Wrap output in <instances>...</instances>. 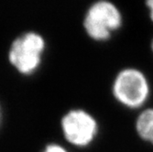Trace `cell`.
<instances>
[{"mask_svg":"<svg viewBox=\"0 0 153 152\" xmlns=\"http://www.w3.org/2000/svg\"><path fill=\"white\" fill-rule=\"evenodd\" d=\"M0 118H1V115H0Z\"/></svg>","mask_w":153,"mask_h":152,"instance_id":"9","label":"cell"},{"mask_svg":"<svg viewBox=\"0 0 153 152\" xmlns=\"http://www.w3.org/2000/svg\"><path fill=\"white\" fill-rule=\"evenodd\" d=\"M44 49L45 41L42 36L33 31L27 32L13 41L8 59L19 73L30 74L39 66Z\"/></svg>","mask_w":153,"mask_h":152,"instance_id":"3","label":"cell"},{"mask_svg":"<svg viewBox=\"0 0 153 152\" xmlns=\"http://www.w3.org/2000/svg\"><path fill=\"white\" fill-rule=\"evenodd\" d=\"M62 128L65 139L77 147L90 145L98 133V124L88 112L74 109L62 119Z\"/></svg>","mask_w":153,"mask_h":152,"instance_id":"4","label":"cell"},{"mask_svg":"<svg viewBox=\"0 0 153 152\" xmlns=\"http://www.w3.org/2000/svg\"><path fill=\"white\" fill-rule=\"evenodd\" d=\"M123 23L122 13L112 2L100 0L87 10L83 27L86 33L94 40L104 41L119 30Z\"/></svg>","mask_w":153,"mask_h":152,"instance_id":"2","label":"cell"},{"mask_svg":"<svg viewBox=\"0 0 153 152\" xmlns=\"http://www.w3.org/2000/svg\"><path fill=\"white\" fill-rule=\"evenodd\" d=\"M146 6L149 9V14L151 21L153 22V0H149L146 2Z\"/></svg>","mask_w":153,"mask_h":152,"instance_id":"7","label":"cell"},{"mask_svg":"<svg viewBox=\"0 0 153 152\" xmlns=\"http://www.w3.org/2000/svg\"><path fill=\"white\" fill-rule=\"evenodd\" d=\"M135 128L140 139L153 145V107L146 108L140 113Z\"/></svg>","mask_w":153,"mask_h":152,"instance_id":"5","label":"cell"},{"mask_svg":"<svg viewBox=\"0 0 153 152\" xmlns=\"http://www.w3.org/2000/svg\"><path fill=\"white\" fill-rule=\"evenodd\" d=\"M43 152H68L63 147L58 144H50L48 145Z\"/></svg>","mask_w":153,"mask_h":152,"instance_id":"6","label":"cell"},{"mask_svg":"<svg viewBox=\"0 0 153 152\" xmlns=\"http://www.w3.org/2000/svg\"><path fill=\"white\" fill-rule=\"evenodd\" d=\"M112 93L116 100L129 109H138L148 101L150 85L146 75L137 68H125L116 76Z\"/></svg>","mask_w":153,"mask_h":152,"instance_id":"1","label":"cell"},{"mask_svg":"<svg viewBox=\"0 0 153 152\" xmlns=\"http://www.w3.org/2000/svg\"><path fill=\"white\" fill-rule=\"evenodd\" d=\"M151 50H152V51H153V39H152V41H151Z\"/></svg>","mask_w":153,"mask_h":152,"instance_id":"8","label":"cell"}]
</instances>
